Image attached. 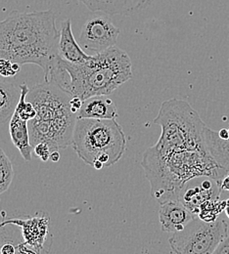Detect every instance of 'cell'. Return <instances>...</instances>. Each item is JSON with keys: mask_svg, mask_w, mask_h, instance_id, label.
<instances>
[{"mask_svg": "<svg viewBox=\"0 0 229 254\" xmlns=\"http://www.w3.org/2000/svg\"><path fill=\"white\" fill-rule=\"evenodd\" d=\"M226 220L218 218L207 222L195 217L185 228L173 233L168 243L174 254H213L218 245L229 236Z\"/></svg>", "mask_w": 229, "mask_h": 254, "instance_id": "cell-7", "label": "cell"}, {"mask_svg": "<svg viewBox=\"0 0 229 254\" xmlns=\"http://www.w3.org/2000/svg\"><path fill=\"white\" fill-rule=\"evenodd\" d=\"M21 96V89L18 90L13 84L0 81V125L10 121Z\"/></svg>", "mask_w": 229, "mask_h": 254, "instance_id": "cell-17", "label": "cell"}, {"mask_svg": "<svg viewBox=\"0 0 229 254\" xmlns=\"http://www.w3.org/2000/svg\"><path fill=\"white\" fill-rule=\"evenodd\" d=\"M196 214L188 209L180 200H167L161 204L159 220L162 231L165 233H177L192 221Z\"/></svg>", "mask_w": 229, "mask_h": 254, "instance_id": "cell-11", "label": "cell"}, {"mask_svg": "<svg viewBox=\"0 0 229 254\" xmlns=\"http://www.w3.org/2000/svg\"><path fill=\"white\" fill-rule=\"evenodd\" d=\"M227 200L212 199L202 203L199 207L197 216L204 221L213 222L219 218V215L226 209Z\"/></svg>", "mask_w": 229, "mask_h": 254, "instance_id": "cell-19", "label": "cell"}, {"mask_svg": "<svg viewBox=\"0 0 229 254\" xmlns=\"http://www.w3.org/2000/svg\"><path fill=\"white\" fill-rule=\"evenodd\" d=\"M120 35L110 15L94 14L83 24L79 33L78 43L85 52L97 54L116 46Z\"/></svg>", "mask_w": 229, "mask_h": 254, "instance_id": "cell-8", "label": "cell"}, {"mask_svg": "<svg viewBox=\"0 0 229 254\" xmlns=\"http://www.w3.org/2000/svg\"><path fill=\"white\" fill-rule=\"evenodd\" d=\"M154 124L162 127L158 142L153 146L160 152L205 151L206 125L185 101L170 99L161 105Z\"/></svg>", "mask_w": 229, "mask_h": 254, "instance_id": "cell-6", "label": "cell"}, {"mask_svg": "<svg viewBox=\"0 0 229 254\" xmlns=\"http://www.w3.org/2000/svg\"><path fill=\"white\" fill-rule=\"evenodd\" d=\"M92 12L108 15H130L145 8L153 0H78Z\"/></svg>", "mask_w": 229, "mask_h": 254, "instance_id": "cell-13", "label": "cell"}, {"mask_svg": "<svg viewBox=\"0 0 229 254\" xmlns=\"http://www.w3.org/2000/svg\"><path fill=\"white\" fill-rule=\"evenodd\" d=\"M72 147L79 159L100 170L122 159L126 152L127 139L116 120L77 119Z\"/></svg>", "mask_w": 229, "mask_h": 254, "instance_id": "cell-5", "label": "cell"}, {"mask_svg": "<svg viewBox=\"0 0 229 254\" xmlns=\"http://www.w3.org/2000/svg\"><path fill=\"white\" fill-rule=\"evenodd\" d=\"M9 221L18 225L23 234L25 244L34 254L49 253L46 250L48 240L49 217L47 214H36L35 216H26L20 218H10Z\"/></svg>", "mask_w": 229, "mask_h": 254, "instance_id": "cell-9", "label": "cell"}, {"mask_svg": "<svg viewBox=\"0 0 229 254\" xmlns=\"http://www.w3.org/2000/svg\"><path fill=\"white\" fill-rule=\"evenodd\" d=\"M119 117L114 101L109 95L92 96L82 102L77 119L116 120Z\"/></svg>", "mask_w": 229, "mask_h": 254, "instance_id": "cell-14", "label": "cell"}, {"mask_svg": "<svg viewBox=\"0 0 229 254\" xmlns=\"http://www.w3.org/2000/svg\"><path fill=\"white\" fill-rule=\"evenodd\" d=\"M228 175H229V173H228Z\"/></svg>", "mask_w": 229, "mask_h": 254, "instance_id": "cell-27", "label": "cell"}, {"mask_svg": "<svg viewBox=\"0 0 229 254\" xmlns=\"http://www.w3.org/2000/svg\"><path fill=\"white\" fill-rule=\"evenodd\" d=\"M151 194L160 203L179 200L185 185L192 179L211 177L219 184L229 173L206 151L160 152L148 148L141 160Z\"/></svg>", "mask_w": 229, "mask_h": 254, "instance_id": "cell-2", "label": "cell"}, {"mask_svg": "<svg viewBox=\"0 0 229 254\" xmlns=\"http://www.w3.org/2000/svg\"><path fill=\"white\" fill-rule=\"evenodd\" d=\"M213 254H229V236L218 245Z\"/></svg>", "mask_w": 229, "mask_h": 254, "instance_id": "cell-23", "label": "cell"}, {"mask_svg": "<svg viewBox=\"0 0 229 254\" xmlns=\"http://www.w3.org/2000/svg\"><path fill=\"white\" fill-rule=\"evenodd\" d=\"M9 132L14 146L20 151L23 159L30 161L32 159L33 147L31 143L29 122L23 120L16 110L9 121Z\"/></svg>", "mask_w": 229, "mask_h": 254, "instance_id": "cell-15", "label": "cell"}, {"mask_svg": "<svg viewBox=\"0 0 229 254\" xmlns=\"http://www.w3.org/2000/svg\"><path fill=\"white\" fill-rule=\"evenodd\" d=\"M226 212H227V214H228V216L229 217V200H227V205H226Z\"/></svg>", "mask_w": 229, "mask_h": 254, "instance_id": "cell-26", "label": "cell"}, {"mask_svg": "<svg viewBox=\"0 0 229 254\" xmlns=\"http://www.w3.org/2000/svg\"><path fill=\"white\" fill-rule=\"evenodd\" d=\"M20 70V64L13 63L10 60L0 59V74L4 77H10L17 74Z\"/></svg>", "mask_w": 229, "mask_h": 254, "instance_id": "cell-21", "label": "cell"}, {"mask_svg": "<svg viewBox=\"0 0 229 254\" xmlns=\"http://www.w3.org/2000/svg\"><path fill=\"white\" fill-rule=\"evenodd\" d=\"M24 238L21 228L9 219L4 220V216L0 215V254L2 248L7 244H14L19 247V254H21V248L24 244Z\"/></svg>", "mask_w": 229, "mask_h": 254, "instance_id": "cell-18", "label": "cell"}, {"mask_svg": "<svg viewBox=\"0 0 229 254\" xmlns=\"http://www.w3.org/2000/svg\"><path fill=\"white\" fill-rule=\"evenodd\" d=\"M59 38L52 11H13L0 22V59L39 65L47 81L59 57Z\"/></svg>", "mask_w": 229, "mask_h": 254, "instance_id": "cell-1", "label": "cell"}, {"mask_svg": "<svg viewBox=\"0 0 229 254\" xmlns=\"http://www.w3.org/2000/svg\"><path fill=\"white\" fill-rule=\"evenodd\" d=\"M14 178V168L8 156L0 149V194L9 189Z\"/></svg>", "mask_w": 229, "mask_h": 254, "instance_id": "cell-20", "label": "cell"}, {"mask_svg": "<svg viewBox=\"0 0 229 254\" xmlns=\"http://www.w3.org/2000/svg\"><path fill=\"white\" fill-rule=\"evenodd\" d=\"M73 95L53 81H44L30 89L27 100L36 111L29 122L32 146L46 143L53 151L72 145L74 129L77 120L71 107Z\"/></svg>", "mask_w": 229, "mask_h": 254, "instance_id": "cell-4", "label": "cell"}, {"mask_svg": "<svg viewBox=\"0 0 229 254\" xmlns=\"http://www.w3.org/2000/svg\"><path fill=\"white\" fill-rule=\"evenodd\" d=\"M222 189L219 182L205 176L199 185H190L188 182L180 194L179 200L197 215L199 207L207 200L219 199Z\"/></svg>", "mask_w": 229, "mask_h": 254, "instance_id": "cell-10", "label": "cell"}, {"mask_svg": "<svg viewBox=\"0 0 229 254\" xmlns=\"http://www.w3.org/2000/svg\"><path fill=\"white\" fill-rule=\"evenodd\" d=\"M218 133H219V135H220V137H221L222 139H224V140H229V129H228V128H222Z\"/></svg>", "mask_w": 229, "mask_h": 254, "instance_id": "cell-24", "label": "cell"}, {"mask_svg": "<svg viewBox=\"0 0 229 254\" xmlns=\"http://www.w3.org/2000/svg\"><path fill=\"white\" fill-rule=\"evenodd\" d=\"M131 78L129 54L114 46L92 55L84 63H69L58 57L47 81L57 83L84 101L92 96L110 95Z\"/></svg>", "mask_w": 229, "mask_h": 254, "instance_id": "cell-3", "label": "cell"}, {"mask_svg": "<svg viewBox=\"0 0 229 254\" xmlns=\"http://www.w3.org/2000/svg\"><path fill=\"white\" fill-rule=\"evenodd\" d=\"M58 55L69 63L80 64L88 61L92 55H88L75 39L72 31L71 19H66L62 23L58 45Z\"/></svg>", "mask_w": 229, "mask_h": 254, "instance_id": "cell-12", "label": "cell"}, {"mask_svg": "<svg viewBox=\"0 0 229 254\" xmlns=\"http://www.w3.org/2000/svg\"></svg>", "mask_w": 229, "mask_h": 254, "instance_id": "cell-28", "label": "cell"}, {"mask_svg": "<svg viewBox=\"0 0 229 254\" xmlns=\"http://www.w3.org/2000/svg\"><path fill=\"white\" fill-rule=\"evenodd\" d=\"M205 151L222 167L229 170V140H224L219 133L206 126L204 129Z\"/></svg>", "mask_w": 229, "mask_h": 254, "instance_id": "cell-16", "label": "cell"}, {"mask_svg": "<svg viewBox=\"0 0 229 254\" xmlns=\"http://www.w3.org/2000/svg\"><path fill=\"white\" fill-rule=\"evenodd\" d=\"M50 159H51L53 162L59 161V159H60V154H59V152H58V151H53V152L51 153V155H50Z\"/></svg>", "mask_w": 229, "mask_h": 254, "instance_id": "cell-25", "label": "cell"}, {"mask_svg": "<svg viewBox=\"0 0 229 254\" xmlns=\"http://www.w3.org/2000/svg\"><path fill=\"white\" fill-rule=\"evenodd\" d=\"M33 152L36 157H38L42 161L46 162L50 159V155L52 153V150L48 144L42 142V143H38L37 145H35L33 147Z\"/></svg>", "mask_w": 229, "mask_h": 254, "instance_id": "cell-22", "label": "cell"}]
</instances>
